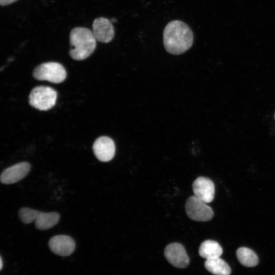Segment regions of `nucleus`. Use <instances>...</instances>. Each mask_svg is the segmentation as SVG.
Returning <instances> with one entry per match:
<instances>
[{
  "label": "nucleus",
  "mask_w": 275,
  "mask_h": 275,
  "mask_svg": "<svg viewBox=\"0 0 275 275\" xmlns=\"http://www.w3.org/2000/svg\"><path fill=\"white\" fill-rule=\"evenodd\" d=\"M93 150L99 160L107 162L114 157L115 145L111 138L102 136L95 141L93 145Z\"/></svg>",
  "instance_id": "7"
},
{
  "label": "nucleus",
  "mask_w": 275,
  "mask_h": 275,
  "mask_svg": "<svg viewBox=\"0 0 275 275\" xmlns=\"http://www.w3.org/2000/svg\"><path fill=\"white\" fill-rule=\"evenodd\" d=\"M49 246L54 254L61 256H68L74 251L75 243L70 236L59 235L53 236L49 241Z\"/></svg>",
  "instance_id": "11"
},
{
  "label": "nucleus",
  "mask_w": 275,
  "mask_h": 275,
  "mask_svg": "<svg viewBox=\"0 0 275 275\" xmlns=\"http://www.w3.org/2000/svg\"><path fill=\"white\" fill-rule=\"evenodd\" d=\"M204 266L209 272L214 275H230L231 272L229 265L219 257L207 259Z\"/></svg>",
  "instance_id": "14"
},
{
  "label": "nucleus",
  "mask_w": 275,
  "mask_h": 275,
  "mask_svg": "<svg viewBox=\"0 0 275 275\" xmlns=\"http://www.w3.org/2000/svg\"><path fill=\"white\" fill-rule=\"evenodd\" d=\"M192 187L195 196L201 201L207 204L213 201L215 186L210 179L199 177L194 181Z\"/></svg>",
  "instance_id": "8"
},
{
  "label": "nucleus",
  "mask_w": 275,
  "mask_h": 275,
  "mask_svg": "<svg viewBox=\"0 0 275 275\" xmlns=\"http://www.w3.org/2000/svg\"><path fill=\"white\" fill-rule=\"evenodd\" d=\"M96 41L91 30L82 27L73 29L70 34V57L76 61L88 58L94 52Z\"/></svg>",
  "instance_id": "2"
},
{
  "label": "nucleus",
  "mask_w": 275,
  "mask_h": 275,
  "mask_svg": "<svg viewBox=\"0 0 275 275\" xmlns=\"http://www.w3.org/2000/svg\"><path fill=\"white\" fill-rule=\"evenodd\" d=\"M223 253L220 244L216 241L212 240H206L200 245L199 249L200 256L207 259L219 257Z\"/></svg>",
  "instance_id": "12"
},
{
  "label": "nucleus",
  "mask_w": 275,
  "mask_h": 275,
  "mask_svg": "<svg viewBox=\"0 0 275 275\" xmlns=\"http://www.w3.org/2000/svg\"><path fill=\"white\" fill-rule=\"evenodd\" d=\"M60 215L57 212H42L39 211L35 220L37 229L45 230L54 226L59 222Z\"/></svg>",
  "instance_id": "13"
},
{
  "label": "nucleus",
  "mask_w": 275,
  "mask_h": 275,
  "mask_svg": "<svg viewBox=\"0 0 275 275\" xmlns=\"http://www.w3.org/2000/svg\"><path fill=\"white\" fill-rule=\"evenodd\" d=\"M185 211L188 217L195 221L206 222L213 216L212 208L195 196H191L187 199Z\"/></svg>",
  "instance_id": "5"
},
{
  "label": "nucleus",
  "mask_w": 275,
  "mask_h": 275,
  "mask_svg": "<svg viewBox=\"0 0 275 275\" xmlns=\"http://www.w3.org/2000/svg\"><path fill=\"white\" fill-rule=\"evenodd\" d=\"M194 35L190 28L184 22L175 20L169 22L163 33L164 48L169 53L178 55L192 46Z\"/></svg>",
  "instance_id": "1"
},
{
  "label": "nucleus",
  "mask_w": 275,
  "mask_h": 275,
  "mask_svg": "<svg viewBox=\"0 0 275 275\" xmlns=\"http://www.w3.org/2000/svg\"><path fill=\"white\" fill-rule=\"evenodd\" d=\"M17 0H0V4L2 6H6L11 4Z\"/></svg>",
  "instance_id": "17"
},
{
  "label": "nucleus",
  "mask_w": 275,
  "mask_h": 275,
  "mask_svg": "<svg viewBox=\"0 0 275 275\" xmlns=\"http://www.w3.org/2000/svg\"><path fill=\"white\" fill-rule=\"evenodd\" d=\"M33 75L38 80H46L54 84H59L66 79L67 73L61 64L49 62L37 66L33 71Z\"/></svg>",
  "instance_id": "4"
},
{
  "label": "nucleus",
  "mask_w": 275,
  "mask_h": 275,
  "mask_svg": "<svg viewBox=\"0 0 275 275\" xmlns=\"http://www.w3.org/2000/svg\"><path fill=\"white\" fill-rule=\"evenodd\" d=\"M164 255L168 262L177 268H185L189 264V258L180 243L174 242L168 244L164 249Z\"/></svg>",
  "instance_id": "6"
},
{
  "label": "nucleus",
  "mask_w": 275,
  "mask_h": 275,
  "mask_svg": "<svg viewBox=\"0 0 275 275\" xmlns=\"http://www.w3.org/2000/svg\"><path fill=\"white\" fill-rule=\"evenodd\" d=\"M39 211L29 208H22L19 211V216L21 221L24 224H30L34 222Z\"/></svg>",
  "instance_id": "16"
},
{
  "label": "nucleus",
  "mask_w": 275,
  "mask_h": 275,
  "mask_svg": "<svg viewBox=\"0 0 275 275\" xmlns=\"http://www.w3.org/2000/svg\"><path fill=\"white\" fill-rule=\"evenodd\" d=\"M30 169V163L26 162L15 164L4 170L1 175V181L6 184L16 183L27 175Z\"/></svg>",
  "instance_id": "9"
},
{
  "label": "nucleus",
  "mask_w": 275,
  "mask_h": 275,
  "mask_svg": "<svg viewBox=\"0 0 275 275\" xmlns=\"http://www.w3.org/2000/svg\"><path fill=\"white\" fill-rule=\"evenodd\" d=\"M236 256L239 262L246 267H254L258 263L257 255L253 250L248 248L241 247L238 249Z\"/></svg>",
  "instance_id": "15"
},
{
  "label": "nucleus",
  "mask_w": 275,
  "mask_h": 275,
  "mask_svg": "<svg viewBox=\"0 0 275 275\" xmlns=\"http://www.w3.org/2000/svg\"><path fill=\"white\" fill-rule=\"evenodd\" d=\"M57 96V91L51 87L37 86L30 93L29 104L38 110L48 111L56 104Z\"/></svg>",
  "instance_id": "3"
},
{
  "label": "nucleus",
  "mask_w": 275,
  "mask_h": 275,
  "mask_svg": "<svg viewBox=\"0 0 275 275\" xmlns=\"http://www.w3.org/2000/svg\"><path fill=\"white\" fill-rule=\"evenodd\" d=\"M92 31L96 40L102 43L111 42L115 34L111 21L104 17H99L94 20Z\"/></svg>",
  "instance_id": "10"
},
{
  "label": "nucleus",
  "mask_w": 275,
  "mask_h": 275,
  "mask_svg": "<svg viewBox=\"0 0 275 275\" xmlns=\"http://www.w3.org/2000/svg\"><path fill=\"white\" fill-rule=\"evenodd\" d=\"M0 262H1V264H0L1 267H0V268H1V269H2V267H3V261H2V259L1 257V261H0Z\"/></svg>",
  "instance_id": "18"
}]
</instances>
